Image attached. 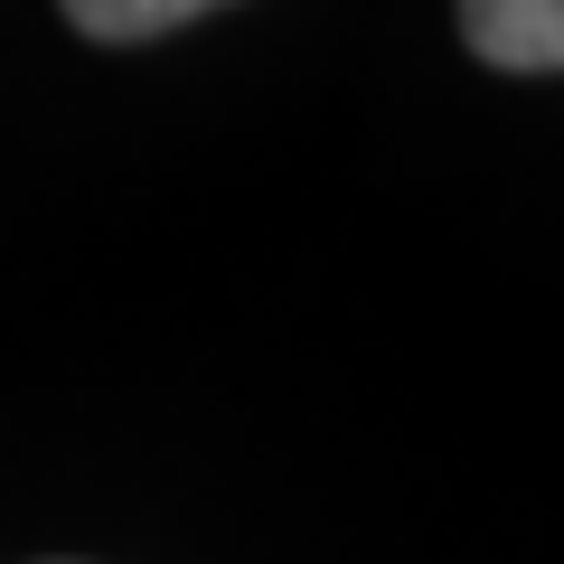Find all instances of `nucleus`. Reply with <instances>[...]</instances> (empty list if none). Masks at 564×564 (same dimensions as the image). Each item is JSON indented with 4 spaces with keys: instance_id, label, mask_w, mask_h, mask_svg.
Here are the masks:
<instances>
[{
    "instance_id": "nucleus-2",
    "label": "nucleus",
    "mask_w": 564,
    "mask_h": 564,
    "mask_svg": "<svg viewBox=\"0 0 564 564\" xmlns=\"http://www.w3.org/2000/svg\"><path fill=\"white\" fill-rule=\"evenodd\" d=\"M57 10L85 29V39L132 47V39H170V29L207 20V10H226V0H57Z\"/></svg>"
},
{
    "instance_id": "nucleus-1",
    "label": "nucleus",
    "mask_w": 564,
    "mask_h": 564,
    "mask_svg": "<svg viewBox=\"0 0 564 564\" xmlns=\"http://www.w3.org/2000/svg\"><path fill=\"white\" fill-rule=\"evenodd\" d=\"M470 57L508 66V76H555L564 66V0H462Z\"/></svg>"
}]
</instances>
